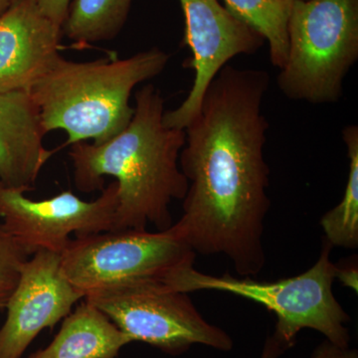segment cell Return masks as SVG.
<instances>
[{
	"label": "cell",
	"instance_id": "cell-12",
	"mask_svg": "<svg viewBox=\"0 0 358 358\" xmlns=\"http://www.w3.org/2000/svg\"><path fill=\"white\" fill-rule=\"evenodd\" d=\"M38 107L29 91L0 92V181L30 192L55 150L46 136Z\"/></svg>",
	"mask_w": 358,
	"mask_h": 358
},
{
	"label": "cell",
	"instance_id": "cell-2",
	"mask_svg": "<svg viewBox=\"0 0 358 358\" xmlns=\"http://www.w3.org/2000/svg\"><path fill=\"white\" fill-rule=\"evenodd\" d=\"M134 103L129 126L112 140L70 145L73 178L83 193L102 192L103 178H115L119 205L114 230L145 231L154 225L164 231L173 224L171 204L187 192V179L179 167L185 131L166 126L164 99L154 85L138 90Z\"/></svg>",
	"mask_w": 358,
	"mask_h": 358
},
{
	"label": "cell",
	"instance_id": "cell-6",
	"mask_svg": "<svg viewBox=\"0 0 358 358\" xmlns=\"http://www.w3.org/2000/svg\"><path fill=\"white\" fill-rule=\"evenodd\" d=\"M195 258L194 251L171 228L110 230L71 239L61 254V266L71 284L86 296L141 285L173 289L176 278L194 267Z\"/></svg>",
	"mask_w": 358,
	"mask_h": 358
},
{
	"label": "cell",
	"instance_id": "cell-7",
	"mask_svg": "<svg viewBox=\"0 0 358 358\" xmlns=\"http://www.w3.org/2000/svg\"><path fill=\"white\" fill-rule=\"evenodd\" d=\"M84 300L100 310L131 343L141 341L178 355L193 345L230 352L232 338L202 317L188 294L141 285L102 289Z\"/></svg>",
	"mask_w": 358,
	"mask_h": 358
},
{
	"label": "cell",
	"instance_id": "cell-18",
	"mask_svg": "<svg viewBox=\"0 0 358 358\" xmlns=\"http://www.w3.org/2000/svg\"><path fill=\"white\" fill-rule=\"evenodd\" d=\"M72 0H36L39 8L55 24L62 27Z\"/></svg>",
	"mask_w": 358,
	"mask_h": 358
},
{
	"label": "cell",
	"instance_id": "cell-11",
	"mask_svg": "<svg viewBox=\"0 0 358 358\" xmlns=\"http://www.w3.org/2000/svg\"><path fill=\"white\" fill-rule=\"evenodd\" d=\"M61 36L36 0H16L0 15V92L30 91L61 57Z\"/></svg>",
	"mask_w": 358,
	"mask_h": 358
},
{
	"label": "cell",
	"instance_id": "cell-1",
	"mask_svg": "<svg viewBox=\"0 0 358 358\" xmlns=\"http://www.w3.org/2000/svg\"><path fill=\"white\" fill-rule=\"evenodd\" d=\"M268 87L265 70L226 65L185 129L179 155L188 188L182 215L171 230L195 254L227 257L242 277H254L266 265L270 169L262 108Z\"/></svg>",
	"mask_w": 358,
	"mask_h": 358
},
{
	"label": "cell",
	"instance_id": "cell-21",
	"mask_svg": "<svg viewBox=\"0 0 358 358\" xmlns=\"http://www.w3.org/2000/svg\"><path fill=\"white\" fill-rule=\"evenodd\" d=\"M16 0H0V15L8 10Z\"/></svg>",
	"mask_w": 358,
	"mask_h": 358
},
{
	"label": "cell",
	"instance_id": "cell-10",
	"mask_svg": "<svg viewBox=\"0 0 358 358\" xmlns=\"http://www.w3.org/2000/svg\"><path fill=\"white\" fill-rule=\"evenodd\" d=\"M84 294L66 278L61 254L40 250L21 268L0 329V358H21L46 327L65 319Z\"/></svg>",
	"mask_w": 358,
	"mask_h": 358
},
{
	"label": "cell",
	"instance_id": "cell-8",
	"mask_svg": "<svg viewBox=\"0 0 358 358\" xmlns=\"http://www.w3.org/2000/svg\"><path fill=\"white\" fill-rule=\"evenodd\" d=\"M117 205L115 181L93 201H85L69 190L33 200L23 190L0 181V221L30 256L40 250L62 254L71 234L84 237L114 230Z\"/></svg>",
	"mask_w": 358,
	"mask_h": 358
},
{
	"label": "cell",
	"instance_id": "cell-5",
	"mask_svg": "<svg viewBox=\"0 0 358 358\" xmlns=\"http://www.w3.org/2000/svg\"><path fill=\"white\" fill-rule=\"evenodd\" d=\"M277 84L289 100L338 102L358 59V0H294Z\"/></svg>",
	"mask_w": 358,
	"mask_h": 358
},
{
	"label": "cell",
	"instance_id": "cell-20",
	"mask_svg": "<svg viewBox=\"0 0 358 358\" xmlns=\"http://www.w3.org/2000/svg\"><path fill=\"white\" fill-rule=\"evenodd\" d=\"M336 280L343 284V287L352 289L357 294L358 292V268L357 264L338 267L336 270Z\"/></svg>",
	"mask_w": 358,
	"mask_h": 358
},
{
	"label": "cell",
	"instance_id": "cell-13",
	"mask_svg": "<svg viewBox=\"0 0 358 358\" xmlns=\"http://www.w3.org/2000/svg\"><path fill=\"white\" fill-rule=\"evenodd\" d=\"M129 341L100 310L83 300L56 338L29 358H115Z\"/></svg>",
	"mask_w": 358,
	"mask_h": 358
},
{
	"label": "cell",
	"instance_id": "cell-16",
	"mask_svg": "<svg viewBox=\"0 0 358 358\" xmlns=\"http://www.w3.org/2000/svg\"><path fill=\"white\" fill-rule=\"evenodd\" d=\"M350 171L343 199L336 207L327 211L320 226L324 239L333 247L357 249L358 247V127H345L343 131Z\"/></svg>",
	"mask_w": 358,
	"mask_h": 358
},
{
	"label": "cell",
	"instance_id": "cell-15",
	"mask_svg": "<svg viewBox=\"0 0 358 358\" xmlns=\"http://www.w3.org/2000/svg\"><path fill=\"white\" fill-rule=\"evenodd\" d=\"M238 20L267 42L271 63L281 69L288 57V21L294 0H222Z\"/></svg>",
	"mask_w": 358,
	"mask_h": 358
},
{
	"label": "cell",
	"instance_id": "cell-19",
	"mask_svg": "<svg viewBox=\"0 0 358 358\" xmlns=\"http://www.w3.org/2000/svg\"><path fill=\"white\" fill-rule=\"evenodd\" d=\"M310 358H358V353L357 350L341 348L326 339L313 350Z\"/></svg>",
	"mask_w": 358,
	"mask_h": 358
},
{
	"label": "cell",
	"instance_id": "cell-14",
	"mask_svg": "<svg viewBox=\"0 0 358 358\" xmlns=\"http://www.w3.org/2000/svg\"><path fill=\"white\" fill-rule=\"evenodd\" d=\"M134 0H72L62 35L79 46L110 41L122 31Z\"/></svg>",
	"mask_w": 358,
	"mask_h": 358
},
{
	"label": "cell",
	"instance_id": "cell-9",
	"mask_svg": "<svg viewBox=\"0 0 358 358\" xmlns=\"http://www.w3.org/2000/svg\"><path fill=\"white\" fill-rule=\"evenodd\" d=\"M185 15L183 44L192 51L185 67L194 71L189 93L176 109L166 110L169 128L185 129L199 113L212 80L240 55H254L265 40L220 3L219 0H179Z\"/></svg>",
	"mask_w": 358,
	"mask_h": 358
},
{
	"label": "cell",
	"instance_id": "cell-4",
	"mask_svg": "<svg viewBox=\"0 0 358 358\" xmlns=\"http://www.w3.org/2000/svg\"><path fill=\"white\" fill-rule=\"evenodd\" d=\"M334 247L322 241L319 259L303 274L275 282H258L230 274L221 277L200 273L194 267L185 270L173 284L174 291L225 292L260 303L277 317L275 333L268 339L262 358H278L294 345L301 329H310L327 341L348 348L350 336L346 324L350 315L336 300L333 291L338 265L331 258Z\"/></svg>",
	"mask_w": 358,
	"mask_h": 358
},
{
	"label": "cell",
	"instance_id": "cell-3",
	"mask_svg": "<svg viewBox=\"0 0 358 358\" xmlns=\"http://www.w3.org/2000/svg\"><path fill=\"white\" fill-rule=\"evenodd\" d=\"M171 55L154 47L126 59L86 62L61 56L30 89L45 131L68 134L62 148L81 141L107 143L129 126L131 96L138 85L166 69Z\"/></svg>",
	"mask_w": 358,
	"mask_h": 358
},
{
	"label": "cell",
	"instance_id": "cell-17",
	"mask_svg": "<svg viewBox=\"0 0 358 358\" xmlns=\"http://www.w3.org/2000/svg\"><path fill=\"white\" fill-rule=\"evenodd\" d=\"M30 258L0 221V310L7 301L20 280L21 268Z\"/></svg>",
	"mask_w": 358,
	"mask_h": 358
}]
</instances>
